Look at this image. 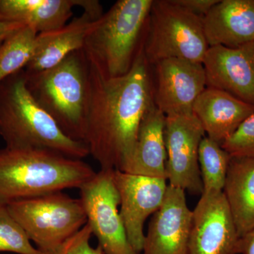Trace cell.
I'll return each instance as SVG.
<instances>
[{
    "label": "cell",
    "mask_w": 254,
    "mask_h": 254,
    "mask_svg": "<svg viewBox=\"0 0 254 254\" xmlns=\"http://www.w3.org/2000/svg\"><path fill=\"white\" fill-rule=\"evenodd\" d=\"M6 206L42 253L58 248L87 223L81 200L63 191L16 200Z\"/></svg>",
    "instance_id": "52a82bcc"
},
{
    "label": "cell",
    "mask_w": 254,
    "mask_h": 254,
    "mask_svg": "<svg viewBox=\"0 0 254 254\" xmlns=\"http://www.w3.org/2000/svg\"><path fill=\"white\" fill-rule=\"evenodd\" d=\"M208 48L201 17L173 0H153L142 43L150 66L169 58L202 63Z\"/></svg>",
    "instance_id": "8992f818"
},
{
    "label": "cell",
    "mask_w": 254,
    "mask_h": 254,
    "mask_svg": "<svg viewBox=\"0 0 254 254\" xmlns=\"http://www.w3.org/2000/svg\"><path fill=\"white\" fill-rule=\"evenodd\" d=\"M150 66L157 108L165 116L193 113L195 100L206 88L203 64L169 58Z\"/></svg>",
    "instance_id": "8fae6325"
},
{
    "label": "cell",
    "mask_w": 254,
    "mask_h": 254,
    "mask_svg": "<svg viewBox=\"0 0 254 254\" xmlns=\"http://www.w3.org/2000/svg\"><path fill=\"white\" fill-rule=\"evenodd\" d=\"M24 26L26 25L23 23L0 20V46L7 38Z\"/></svg>",
    "instance_id": "4316f807"
},
{
    "label": "cell",
    "mask_w": 254,
    "mask_h": 254,
    "mask_svg": "<svg viewBox=\"0 0 254 254\" xmlns=\"http://www.w3.org/2000/svg\"><path fill=\"white\" fill-rule=\"evenodd\" d=\"M38 32L26 26L9 37L0 46V83L22 71L31 61Z\"/></svg>",
    "instance_id": "44dd1931"
},
{
    "label": "cell",
    "mask_w": 254,
    "mask_h": 254,
    "mask_svg": "<svg viewBox=\"0 0 254 254\" xmlns=\"http://www.w3.org/2000/svg\"><path fill=\"white\" fill-rule=\"evenodd\" d=\"M202 22L209 47L254 43V0H220Z\"/></svg>",
    "instance_id": "9a60e30c"
},
{
    "label": "cell",
    "mask_w": 254,
    "mask_h": 254,
    "mask_svg": "<svg viewBox=\"0 0 254 254\" xmlns=\"http://www.w3.org/2000/svg\"><path fill=\"white\" fill-rule=\"evenodd\" d=\"M223 193L241 238L254 227V157H231Z\"/></svg>",
    "instance_id": "ffe728a7"
},
{
    "label": "cell",
    "mask_w": 254,
    "mask_h": 254,
    "mask_svg": "<svg viewBox=\"0 0 254 254\" xmlns=\"http://www.w3.org/2000/svg\"><path fill=\"white\" fill-rule=\"evenodd\" d=\"M94 170L82 160L48 150L0 149V203L77 188Z\"/></svg>",
    "instance_id": "3957f363"
},
{
    "label": "cell",
    "mask_w": 254,
    "mask_h": 254,
    "mask_svg": "<svg viewBox=\"0 0 254 254\" xmlns=\"http://www.w3.org/2000/svg\"><path fill=\"white\" fill-rule=\"evenodd\" d=\"M192 210L185 190L168 185L162 206L153 215L143 254H189Z\"/></svg>",
    "instance_id": "5bb4252c"
},
{
    "label": "cell",
    "mask_w": 254,
    "mask_h": 254,
    "mask_svg": "<svg viewBox=\"0 0 254 254\" xmlns=\"http://www.w3.org/2000/svg\"><path fill=\"white\" fill-rule=\"evenodd\" d=\"M43 254L31 245L26 232L11 215L6 205L0 203V253Z\"/></svg>",
    "instance_id": "603a6c76"
},
{
    "label": "cell",
    "mask_w": 254,
    "mask_h": 254,
    "mask_svg": "<svg viewBox=\"0 0 254 254\" xmlns=\"http://www.w3.org/2000/svg\"><path fill=\"white\" fill-rule=\"evenodd\" d=\"M114 179L120 193V215L128 242L140 254L144 245L145 220L163 205L168 187L167 180L118 170H115Z\"/></svg>",
    "instance_id": "7c38bea8"
},
{
    "label": "cell",
    "mask_w": 254,
    "mask_h": 254,
    "mask_svg": "<svg viewBox=\"0 0 254 254\" xmlns=\"http://www.w3.org/2000/svg\"><path fill=\"white\" fill-rule=\"evenodd\" d=\"M231 157L221 145L208 136L202 139L198 150V163L203 192L223 191Z\"/></svg>",
    "instance_id": "7402d4cb"
},
{
    "label": "cell",
    "mask_w": 254,
    "mask_h": 254,
    "mask_svg": "<svg viewBox=\"0 0 254 254\" xmlns=\"http://www.w3.org/2000/svg\"><path fill=\"white\" fill-rule=\"evenodd\" d=\"M238 254H254V227L241 237Z\"/></svg>",
    "instance_id": "83f0119b"
},
{
    "label": "cell",
    "mask_w": 254,
    "mask_h": 254,
    "mask_svg": "<svg viewBox=\"0 0 254 254\" xmlns=\"http://www.w3.org/2000/svg\"><path fill=\"white\" fill-rule=\"evenodd\" d=\"M206 87L254 107V43L236 48L209 47L203 60Z\"/></svg>",
    "instance_id": "4fadbf2b"
},
{
    "label": "cell",
    "mask_w": 254,
    "mask_h": 254,
    "mask_svg": "<svg viewBox=\"0 0 254 254\" xmlns=\"http://www.w3.org/2000/svg\"><path fill=\"white\" fill-rule=\"evenodd\" d=\"M93 235L91 227L86 224L81 230L70 237L64 243L51 252L43 254H105L98 246L91 247L90 240Z\"/></svg>",
    "instance_id": "d4e9b609"
},
{
    "label": "cell",
    "mask_w": 254,
    "mask_h": 254,
    "mask_svg": "<svg viewBox=\"0 0 254 254\" xmlns=\"http://www.w3.org/2000/svg\"><path fill=\"white\" fill-rule=\"evenodd\" d=\"M232 157H254V113L221 145Z\"/></svg>",
    "instance_id": "cb8c5ba5"
},
{
    "label": "cell",
    "mask_w": 254,
    "mask_h": 254,
    "mask_svg": "<svg viewBox=\"0 0 254 254\" xmlns=\"http://www.w3.org/2000/svg\"><path fill=\"white\" fill-rule=\"evenodd\" d=\"M98 19L83 12L63 27L38 33L33 57L23 69L25 72H38L53 67L68 55L83 49Z\"/></svg>",
    "instance_id": "e0dca14e"
},
{
    "label": "cell",
    "mask_w": 254,
    "mask_h": 254,
    "mask_svg": "<svg viewBox=\"0 0 254 254\" xmlns=\"http://www.w3.org/2000/svg\"><path fill=\"white\" fill-rule=\"evenodd\" d=\"M205 135L193 113L165 116L167 180L170 186L193 194L203 192L198 150Z\"/></svg>",
    "instance_id": "9c48e42d"
},
{
    "label": "cell",
    "mask_w": 254,
    "mask_h": 254,
    "mask_svg": "<svg viewBox=\"0 0 254 254\" xmlns=\"http://www.w3.org/2000/svg\"><path fill=\"white\" fill-rule=\"evenodd\" d=\"M240 240L223 191L203 192L192 210L189 254H238Z\"/></svg>",
    "instance_id": "30bf717a"
},
{
    "label": "cell",
    "mask_w": 254,
    "mask_h": 254,
    "mask_svg": "<svg viewBox=\"0 0 254 254\" xmlns=\"http://www.w3.org/2000/svg\"><path fill=\"white\" fill-rule=\"evenodd\" d=\"M153 0H119L97 21L83 50L107 77L126 74L143 43Z\"/></svg>",
    "instance_id": "5b68a950"
},
{
    "label": "cell",
    "mask_w": 254,
    "mask_h": 254,
    "mask_svg": "<svg viewBox=\"0 0 254 254\" xmlns=\"http://www.w3.org/2000/svg\"><path fill=\"white\" fill-rule=\"evenodd\" d=\"M82 0H0V20L31 26L38 33L65 26Z\"/></svg>",
    "instance_id": "d6986e66"
},
{
    "label": "cell",
    "mask_w": 254,
    "mask_h": 254,
    "mask_svg": "<svg viewBox=\"0 0 254 254\" xmlns=\"http://www.w3.org/2000/svg\"><path fill=\"white\" fill-rule=\"evenodd\" d=\"M180 7L203 18L220 0H173Z\"/></svg>",
    "instance_id": "484cf974"
},
{
    "label": "cell",
    "mask_w": 254,
    "mask_h": 254,
    "mask_svg": "<svg viewBox=\"0 0 254 254\" xmlns=\"http://www.w3.org/2000/svg\"><path fill=\"white\" fill-rule=\"evenodd\" d=\"M0 135L8 148L48 150L78 160L90 155L84 142L66 136L37 103L24 70L0 83Z\"/></svg>",
    "instance_id": "7a4b0ae2"
},
{
    "label": "cell",
    "mask_w": 254,
    "mask_h": 254,
    "mask_svg": "<svg viewBox=\"0 0 254 254\" xmlns=\"http://www.w3.org/2000/svg\"><path fill=\"white\" fill-rule=\"evenodd\" d=\"M208 138L222 145L249 117L254 107L221 90L206 87L192 108Z\"/></svg>",
    "instance_id": "2e32d148"
},
{
    "label": "cell",
    "mask_w": 254,
    "mask_h": 254,
    "mask_svg": "<svg viewBox=\"0 0 254 254\" xmlns=\"http://www.w3.org/2000/svg\"><path fill=\"white\" fill-rule=\"evenodd\" d=\"M113 169H101L79 188L87 224L105 254H138L128 242L119 210Z\"/></svg>",
    "instance_id": "ba28073f"
},
{
    "label": "cell",
    "mask_w": 254,
    "mask_h": 254,
    "mask_svg": "<svg viewBox=\"0 0 254 254\" xmlns=\"http://www.w3.org/2000/svg\"><path fill=\"white\" fill-rule=\"evenodd\" d=\"M87 58L90 96L85 143L101 169L122 170L133 153L142 120L154 103L150 66L142 46L131 69L118 77H107Z\"/></svg>",
    "instance_id": "6da1fadb"
},
{
    "label": "cell",
    "mask_w": 254,
    "mask_h": 254,
    "mask_svg": "<svg viewBox=\"0 0 254 254\" xmlns=\"http://www.w3.org/2000/svg\"><path fill=\"white\" fill-rule=\"evenodd\" d=\"M165 115L154 103L142 120L133 153L120 171L167 180Z\"/></svg>",
    "instance_id": "ac0fdd59"
},
{
    "label": "cell",
    "mask_w": 254,
    "mask_h": 254,
    "mask_svg": "<svg viewBox=\"0 0 254 254\" xmlns=\"http://www.w3.org/2000/svg\"><path fill=\"white\" fill-rule=\"evenodd\" d=\"M26 76L31 95L62 131L85 143L90 88L84 50L73 52L53 67Z\"/></svg>",
    "instance_id": "277c9868"
}]
</instances>
